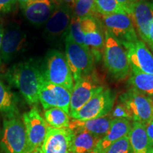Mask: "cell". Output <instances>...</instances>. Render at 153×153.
Masks as SVG:
<instances>
[{
	"label": "cell",
	"instance_id": "obj_25",
	"mask_svg": "<svg viewBox=\"0 0 153 153\" xmlns=\"http://www.w3.org/2000/svg\"><path fill=\"white\" fill-rule=\"evenodd\" d=\"M45 119L48 125L55 128H69L70 115L59 108H51L45 110Z\"/></svg>",
	"mask_w": 153,
	"mask_h": 153
},
{
	"label": "cell",
	"instance_id": "obj_39",
	"mask_svg": "<svg viewBox=\"0 0 153 153\" xmlns=\"http://www.w3.org/2000/svg\"><path fill=\"white\" fill-rule=\"evenodd\" d=\"M31 153H43V151H42L41 148H38L37 149H36V150H34L33 152H31Z\"/></svg>",
	"mask_w": 153,
	"mask_h": 153
},
{
	"label": "cell",
	"instance_id": "obj_19",
	"mask_svg": "<svg viewBox=\"0 0 153 153\" xmlns=\"http://www.w3.org/2000/svg\"><path fill=\"white\" fill-rule=\"evenodd\" d=\"M132 124L129 120L126 118H114L111 123L109 131L99 140L96 147L106 153L111 145L122 137L128 136Z\"/></svg>",
	"mask_w": 153,
	"mask_h": 153
},
{
	"label": "cell",
	"instance_id": "obj_38",
	"mask_svg": "<svg viewBox=\"0 0 153 153\" xmlns=\"http://www.w3.org/2000/svg\"><path fill=\"white\" fill-rule=\"evenodd\" d=\"M89 153H104V152H103L102 151L100 150L99 148H97V147H96V148L94 149V150L91 151V152H89Z\"/></svg>",
	"mask_w": 153,
	"mask_h": 153
},
{
	"label": "cell",
	"instance_id": "obj_4",
	"mask_svg": "<svg viewBox=\"0 0 153 153\" xmlns=\"http://www.w3.org/2000/svg\"><path fill=\"white\" fill-rule=\"evenodd\" d=\"M65 55L71 70L74 82L92 73L94 58L89 48L76 43L68 33L65 38Z\"/></svg>",
	"mask_w": 153,
	"mask_h": 153
},
{
	"label": "cell",
	"instance_id": "obj_15",
	"mask_svg": "<svg viewBox=\"0 0 153 153\" xmlns=\"http://www.w3.org/2000/svg\"><path fill=\"white\" fill-rule=\"evenodd\" d=\"M127 52L131 70L153 74V54L142 40L123 44Z\"/></svg>",
	"mask_w": 153,
	"mask_h": 153
},
{
	"label": "cell",
	"instance_id": "obj_22",
	"mask_svg": "<svg viewBox=\"0 0 153 153\" xmlns=\"http://www.w3.org/2000/svg\"><path fill=\"white\" fill-rule=\"evenodd\" d=\"M128 137L133 153H149L152 148L144 123L133 121Z\"/></svg>",
	"mask_w": 153,
	"mask_h": 153
},
{
	"label": "cell",
	"instance_id": "obj_6",
	"mask_svg": "<svg viewBox=\"0 0 153 153\" xmlns=\"http://www.w3.org/2000/svg\"><path fill=\"white\" fill-rule=\"evenodd\" d=\"M120 103L126 106L133 121L147 124L153 118V99L132 88L120 96Z\"/></svg>",
	"mask_w": 153,
	"mask_h": 153
},
{
	"label": "cell",
	"instance_id": "obj_12",
	"mask_svg": "<svg viewBox=\"0 0 153 153\" xmlns=\"http://www.w3.org/2000/svg\"><path fill=\"white\" fill-rule=\"evenodd\" d=\"M27 36L18 24H11L4 30L0 60L9 63L21 54L26 48Z\"/></svg>",
	"mask_w": 153,
	"mask_h": 153
},
{
	"label": "cell",
	"instance_id": "obj_34",
	"mask_svg": "<svg viewBox=\"0 0 153 153\" xmlns=\"http://www.w3.org/2000/svg\"><path fill=\"white\" fill-rule=\"evenodd\" d=\"M148 45H149V47L152 46L153 45V19H152V24H151V26H150V32H149Z\"/></svg>",
	"mask_w": 153,
	"mask_h": 153
},
{
	"label": "cell",
	"instance_id": "obj_3",
	"mask_svg": "<svg viewBox=\"0 0 153 153\" xmlns=\"http://www.w3.org/2000/svg\"><path fill=\"white\" fill-rule=\"evenodd\" d=\"M41 68L43 76L46 81L62 86L72 93L74 85V79L65 55L62 52L55 49L48 51Z\"/></svg>",
	"mask_w": 153,
	"mask_h": 153
},
{
	"label": "cell",
	"instance_id": "obj_21",
	"mask_svg": "<svg viewBox=\"0 0 153 153\" xmlns=\"http://www.w3.org/2000/svg\"><path fill=\"white\" fill-rule=\"evenodd\" d=\"M70 153H89L96 148L101 138L85 130L74 129Z\"/></svg>",
	"mask_w": 153,
	"mask_h": 153
},
{
	"label": "cell",
	"instance_id": "obj_28",
	"mask_svg": "<svg viewBox=\"0 0 153 153\" xmlns=\"http://www.w3.org/2000/svg\"><path fill=\"white\" fill-rule=\"evenodd\" d=\"M68 34L76 43L79 44L82 46H86L85 44V36H84L81 27V19L74 15L72 16L70 27H69Z\"/></svg>",
	"mask_w": 153,
	"mask_h": 153
},
{
	"label": "cell",
	"instance_id": "obj_5",
	"mask_svg": "<svg viewBox=\"0 0 153 153\" xmlns=\"http://www.w3.org/2000/svg\"><path fill=\"white\" fill-rule=\"evenodd\" d=\"M0 146L5 153H28L26 128L18 116L4 118Z\"/></svg>",
	"mask_w": 153,
	"mask_h": 153
},
{
	"label": "cell",
	"instance_id": "obj_26",
	"mask_svg": "<svg viewBox=\"0 0 153 153\" xmlns=\"http://www.w3.org/2000/svg\"><path fill=\"white\" fill-rule=\"evenodd\" d=\"M95 0H76L73 7V15L79 19L97 16Z\"/></svg>",
	"mask_w": 153,
	"mask_h": 153
},
{
	"label": "cell",
	"instance_id": "obj_29",
	"mask_svg": "<svg viewBox=\"0 0 153 153\" xmlns=\"http://www.w3.org/2000/svg\"><path fill=\"white\" fill-rule=\"evenodd\" d=\"M106 153H133L128 136L122 137L113 143Z\"/></svg>",
	"mask_w": 153,
	"mask_h": 153
},
{
	"label": "cell",
	"instance_id": "obj_40",
	"mask_svg": "<svg viewBox=\"0 0 153 153\" xmlns=\"http://www.w3.org/2000/svg\"><path fill=\"white\" fill-rule=\"evenodd\" d=\"M150 49L152 50V53H153V45H152V46H150ZM152 54H153V53H152Z\"/></svg>",
	"mask_w": 153,
	"mask_h": 153
},
{
	"label": "cell",
	"instance_id": "obj_24",
	"mask_svg": "<svg viewBox=\"0 0 153 153\" xmlns=\"http://www.w3.org/2000/svg\"><path fill=\"white\" fill-rule=\"evenodd\" d=\"M128 79L132 88L147 96H153V74L131 70Z\"/></svg>",
	"mask_w": 153,
	"mask_h": 153
},
{
	"label": "cell",
	"instance_id": "obj_13",
	"mask_svg": "<svg viewBox=\"0 0 153 153\" xmlns=\"http://www.w3.org/2000/svg\"><path fill=\"white\" fill-rule=\"evenodd\" d=\"M23 122L27 136L28 153H31L36 149L41 147L46 135L48 125L36 107H33L30 111L24 113Z\"/></svg>",
	"mask_w": 153,
	"mask_h": 153
},
{
	"label": "cell",
	"instance_id": "obj_33",
	"mask_svg": "<svg viewBox=\"0 0 153 153\" xmlns=\"http://www.w3.org/2000/svg\"><path fill=\"white\" fill-rule=\"evenodd\" d=\"M145 128H146V132L149 139L150 140L151 143L153 145V118L149 123L145 124Z\"/></svg>",
	"mask_w": 153,
	"mask_h": 153
},
{
	"label": "cell",
	"instance_id": "obj_42",
	"mask_svg": "<svg viewBox=\"0 0 153 153\" xmlns=\"http://www.w3.org/2000/svg\"></svg>",
	"mask_w": 153,
	"mask_h": 153
},
{
	"label": "cell",
	"instance_id": "obj_1",
	"mask_svg": "<svg viewBox=\"0 0 153 153\" xmlns=\"http://www.w3.org/2000/svg\"><path fill=\"white\" fill-rule=\"evenodd\" d=\"M11 87L18 89L26 102L36 106L39 102V89L43 74L41 65L33 59L16 63L4 75Z\"/></svg>",
	"mask_w": 153,
	"mask_h": 153
},
{
	"label": "cell",
	"instance_id": "obj_2",
	"mask_svg": "<svg viewBox=\"0 0 153 153\" xmlns=\"http://www.w3.org/2000/svg\"><path fill=\"white\" fill-rule=\"evenodd\" d=\"M104 38L103 58L105 68L114 79L124 80L131 72L127 52L123 45L106 30H104Z\"/></svg>",
	"mask_w": 153,
	"mask_h": 153
},
{
	"label": "cell",
	"instance_id": "obj_7",
	"mask_svg": "<svg viewBox=\"0 0 153 153\" xmlns=\"http://www.w3.org/2000/svg\"><path fill=\"white\" fill-rule=\"evenodd\" d=\"M73 16V8L65 4L57 2L55 10L45 24L44 37L50 42L65 38Z\"/></svg>",
	"mask_w": 153,
	"mask_h": 153
},
{
	"label": "cell",
	"instance_id": "obj_35",
	"mask_svg": "<svg viewBox=\"0 0 153 153\" xmlns=\"http://www.w3.org/2000/svg\"><path fill=\"white\" fill-rule=\"evenodd\" d=\"M35 1H36V0H18V3L19 6H20V8L22 9L24 7H26V5H28V4Z\"/></svg>",
	"mask_w": 153,
	"mask_h": 153
},
{
	"label": "cell",
	"instance_id": "obj_23",
	"mask_svg": "<svg viewBox=\"0 0 153 153\" xmlns=\"http://www.w3.org/2000/svg\"><path fill=\"white\" fill-rule=\"evenodd\" d=\"M18 99L8 86L0 80V114L5 117L18 116Z\"/></svg>",
	"mask_w": 153,
	"mask_h": 153
},
{
	"label": "cell",
	"instance_id": "obj_16",
	"mask_svg": "<svg viewBox=\"0 0 153 153\" xmlns=\"http://www.w3.org/2000/svg\"><path fill=\"white\" fill-rule=\"evenodd\" d=\"M141 40L148 44L153 19V0H137L128 11Z\"/></svg>",
	"mask_w": 153,
	"mask_h": 153
},
{
	"label": "cell",
	"instance_id": "obj_32",
	"mask_svg": "<svg viewBox=\"0 0 153 153\" xmlns=\"http://www.w3.org/2000/svg\"><path fill=\"white\" fill-rule=\"evenodd\" d=\"M137 0H116V1L122 6L126 11V13L128 14V11L129 9L131 8V7L135 1H137Z\"/></svg>",
	"mask_w": 153,
	"mask_h": 153
},
{
	"label": "cell",
	"instance_id": "obj_37",
	"mask_svg": "<svg viewBox=\"0 0 153 153\" xmlns=\"http://www.w3.org/2000/svg\"><path fill=\"white\" fill-rule=\"evenodd\" d=\"M4 35V29L1 26V24H0V52H1V42H2V38ZM1 62V60H0Z\"/></svg>",
	"mask_w": 153,
	"mask_h": 153
},
{
	"label": "cell",
	"instance_id": "obj_36",
	"mask_svg": "<svg viewBox=\"0 0 153 153\" xmlns=\"http://www.w3.org/2000/svg\"><path fill=\"white\" fill-rule=\"evenodd\" d=\"M57 2H60L62 4H68L70 7H72L73 8L74 4L76 2V0H55Z\"/></svg>",
	"mask_w": 153,
	"mask_h": 153
},
{
	"label": "cell",
	"instance_id": "obj_31",
	"mask_svg": "<svg viewBox=\"0 0 153 153\" xmlns=\"http://www.w3.org/2000/svg\"><path fill=\"white\" fill-rule=\"evenodd\" d=\"M18 0H0V14H7L16 7Z\"/></svg>",
	"mask_w": 153,
	"mask_h": 153
},
{
	"label": "cell",
	"instance_id": "obj_10",
	"mask_svg": "<svg viewBox=\"0 0 153 153\" xmlns=\"http://www.w3.org/2000/svg\"><path fill=\"white\" fill-rule=\"evenodd\" d=\"M104 89V86L100 85L93 73L83 76L74 82L70 99V116L81 109L94 96Z\"/></svg>",
	"mask_w": 153,
	"mask_h": 153
},
{
	"label": "cell",
	"instance_id": "obj_41",
	"mask_svg": "<svg viewBox=\"0 0 153 153\" xmlns=\"http://www.w3.org/2000/svg\"><path fill=\"white\" fill-rule=\"evenodd\" d=\"M149 153H153V148L151 149V150L150 151V152H149Z\"/></svg>",
	"mask_w": 153,
	"mask_h": 153
},
{
	"label": "cell",
	"instance_id": "obj_27",
	"mask_svg": "<svg viewBox=\"0 0 153 153\" xmlns=\"http://www.w3.org/2000/svg\"><path fill=\"white\" fill-rule=\"evenodd\" d=\"M97 13L101 16L126 13L125 9L119 4L116 0H95Z\"/></svg>",
	"mask_w": 153,
	"mask_h": 153
},
{
	"label": "cell",
	"instance_id": "obj_9",
	"mask_svg": "<svg viewBox=\"0 0 153 153\" xmlns=\"http://www.w3.org/2000/svg\"><path fill=\"white\" fill-rule=\"evenodd\" d=\"M101 20L105 30H108L122 45L134 43L138 39L132 19L127 13L101 16Z\"/></svg>",
	"mask_w": 153,
	"mask_h": 153
},
{
	"label": "cell",
	"instance_id": "obj_17",
	"mask_svg": "<svg viewBox=\"0 0 153 153\" xmlns=\"http://www.w3.org/2000/svg\"><path fill=\"white\" fill-rule=\"evenodd\" d=\"M72 137L69 128H55L48 126L41 150L43 153H70Z\"/></svg>",
	"mask_w": 153,
	"mask_h": 153
},
{
	"label": "cell",
	"instance_id": "obj_14",
	"mask_svg": "<svg viewBox=\"0 0 153 153\" xmlns=\"http://www.w3.org/2000/svg\"><path fill=\"white\" fill-rule=\"evenodd\" d=\"M101 22L97 16H89L81 19V27L85 44L92 53L94 60L99 62L104 54L105 45L104 35Z\"/></svg>",
	"mask_w": 153,
	"mask_h": 153
},
{
	"label": "cell",
	"instance_id": "obj_20",
	"mask_svg": "<svg viewBox=\"0 0 153 153\" xmlns=\"http://www.w3.org/2000/svg\"><path fill=\"white\" fill-rule=\"evenodd\" d=\"M113 118L111 116L94 118L87 120H78L72 118L69 128L70 130L82 129L102 138L109 131Z\"/></svg>",
	"mask_w": 153,
	"mask_h": 153
},
{
	"label": "cell",
	"instance_id": "obj_8",
	"mask_svg": "<svg viewBox=\"0 0 153 153\" xmlns=\"http://www.w3.org/2000/svg\"><path fill=\"white\" fill-rule=\"evenodd\" d=\"M116 94L109 89L102 91L91 98L81 109L70 117L78 120H87L104 117L111 111L114 107Z\"/></svg>",
	"mask_w": 153,
	"mask_h": 153
},
{
	"label": "cell",
	"instance_id": "obj_30",
	"mask_svg": "<svg viewBox=\"0 0 153 153\" xmlns=\"http://www.w3.org/2000/svg\"><path fill=\"white\" fill-rule=\"evenodd\" d=\"M114 118H126L128 120H132V116L124 104L120 103L116 105L111 110V116Z\"/></svg>",
	"mask_w": 153,
	"mask_h": 153
},
{
	"label": "cell",
	"instance_id": "obj_18",
	"mask_svg": "<svg viewBox=\"0 0 153 153\" xmlns=\"http://www.w3.org/2000/svg\"><path fill=\"white\" fill-rule=\"evenodd\" d=\"M56 4L55 0H36L22 10L30 24L39 26L47 22L54 11Z\"/></svg>",
	"mask_w": 153,
	"mask_h": 153
},
{
	"label": "cell",
	"instance_id": "obj_11",
	"mask_svg": "<svg viewBox=\"0 0 153 153\" xmlns=\"http://www.w3.org/2000/svg\"><path fill=\"white\" fill-rule=\"evenodd\" d=\"M71 91L48 82L43 76L39 89V101L45 110L59 108L70 115Z\"/></svg>",
	"mask_w": 153,
	"mask_h": 153
}]
</instances>
